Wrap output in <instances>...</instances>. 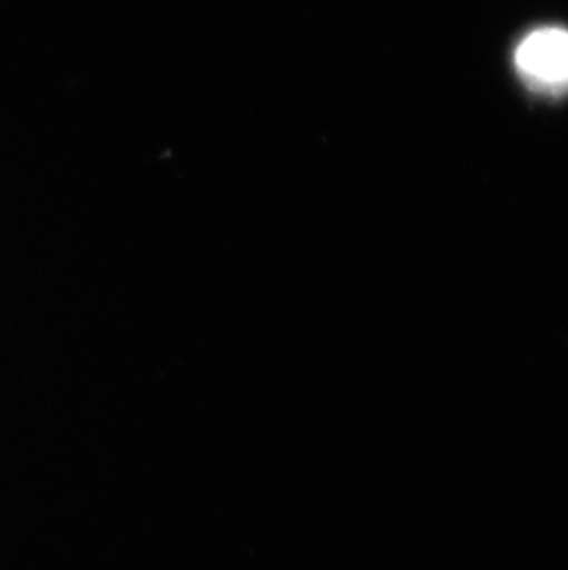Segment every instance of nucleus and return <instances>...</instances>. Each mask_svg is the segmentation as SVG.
<instances>
[{
	"instance_id": "obj_1",
	"label": "nucleus",
	"mask_w": 568,
	"mask_h": 570,
	"mask_svg": "<svg viewBox=\"0 0 568 570\" xmlns=\"http://www.w3.org/2000/svg\"><path fill=\"white\" fill-rule=\"evenodd\" d=\"M519 75L537 91H568V30L539 28L528 33L515 52Z\"/></svg>"
}]
</instances>
